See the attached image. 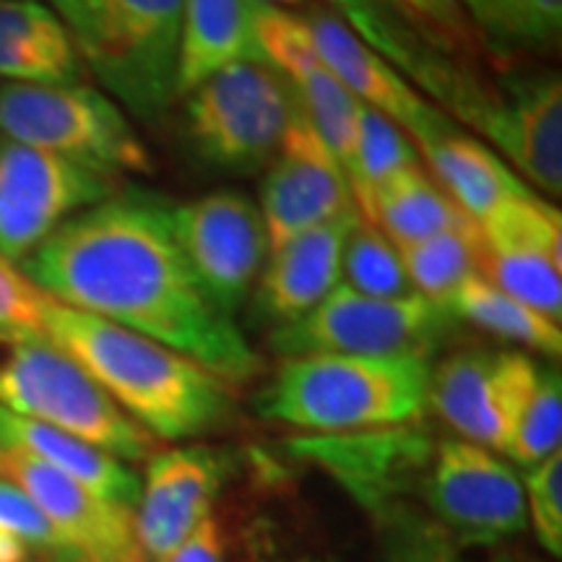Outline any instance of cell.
Instances as JSON below:
<instances>
[{
    "label": "cell",
    "instance_id": "obj_1",
    "mask_svg": "<svg viewBox=\"0 0 562 562\" xmlns=\"http://www.w3.org/2000/svg\"><path fill=\"white\" fill-rule=\"evenodd\" d=\"M172 209L157 193L121 188L53 232L21 271L50 300L170 347L229 389L250 383L261 357L203 292Z\"/></svg>",
    "mask_w": 562,
    "mask_h": 562
},
{
    "label": "cell",
    "instance_id": "obj_2",
    "mask_svg": "<svg viewBox=\"0 0 562 562\" xmlns=\"http://www.w3.org/2000/svg\"><path fill=\"white\" fill-rule=\"evenodd\" d=\"M45 336L154 440H193L235 417L229 385L170 347L50 300Z\"/></svg>",
    "mask_w": 562,
    "mask_h": 562
},
{
    "label": "cell",
    "instance_id": "obj_3",
    "mask_svg": "<svg viewBox=\"0 0 562 562\" xmlns=\"http://www.w3.org/2000/svg\"><path fill=\"white\" fill-rule=\"evenodd\" d=\"M432 360L307 355L281 362L256 396L263 419L318 435L406 427L427 412Z\"/></svg>",
    "mask_w": 562,
    "mask_h": 562
},
{
    "label": "cell",
    "instance_id": "obj_4",
    "mask_svg": "<svg viewBox=\"0 0 562 562\" xmlns=\"http://www.w3.org/2000/svg\"><path fill=\"white\" fill-rule=\"evenodd\" d=\"M104 94L144 123L178 100L182 0H53Z\"/></svg>",
    "mask_w": 562,
    "mask_h": 562
},
{
    "label": "cell",
    "instance_id": "obj_5",
    "mask_svg": "<svg viewBox=\"0 0 562 562\" xmlns=\"http://www.w3.org/2000/svg\"><path fill=\"white\" fill-rule=\"evenodd\" d=\"M0 406L58 427L125 463L149 461L159 440L89 378L74 357L40 334L0 331Z\"/></svg>",
    "mask_w": 562,
    "mask_h": 562
},
{
    "label": "cell",
    "instance_id": "obj_6",
    "mask_svg": "<svg viewBox=\"0 0 562 562\" xmlns=\"http://www.w3.org/2000/svg\"><path fill=\"white\" fill-rule=\"evenodd\" d=\"M0 136L121 180L149 175L154 157L121 104L89 83H3Z\"/></svg>",
    "mask_w": 562,
    "mask_h": 562
},
{
    "label": "cell",
    "instance_id": "obj_7",
    "mask_svg": "<svg viewBox=\"0 0 562 562\" xmlns=\"http://www.w3.org/2000/svg\"><path fill=\"white\" fill-rule=\"evenodd\" d=\"M182 100L193 154L211 170L227 175L266 170L297 108L290 83L266 63H235Z\"/></svg>",
    "mask_w": 562,
    "mask_h": 562
},
{
    "label": "cell",
    "instance_id": "obj_8",
    "mask_svg": "<svg viewBox=\"0 0 562 562\" xmlns=\"http://www.w3.org/2000/svg\"><path fill=\"white\" fill-rule=\"evenodd\" d=\"M461 321L440 300L406 294V297H364L339 284L315 311L300 321L271 328L269 347L277 355H360L430 357L459 334Z\"/></svg>",
    "mask_w": 562,
    "mask_h": 562
},
{
    "label": "cell",
    "instance_id": "obj_9",
    "mask_svg": "<svg viewBox=\"0 0 562 562\" xmlns=\"http://www.w3.org/2000/svg\"><path fill=\"white\" fill-rule=\"evenodd\" d=\"M456 121L467 123L492 151L547 201L562 195V79L558 70L503 66L482 74Z\"/></svg>",
    "mask_w": 562,
    "mask_h": 562
},
{
    "label": "cell",
    "instance_id": "obj_10",
    "mask_svg": "<svg viewBox=\"0 0 562 562\" xmlns=\"http://www.w3.org/2000/svg\"><path fill=\"white\" fill-rule=\"evenodd\" d=\"M121 191V180L0 136V252L32 256L68 220Z\"/></svg>",
    "mask_w": 562,
    "mask_h": 562
},
{
    "label": "cell",
    "instance_id": "obj_11",
    "mask_svg": "<svg viewBox=\"0 0 562 562\" xmlns=\"http://www.w3.org/2000/svg\"><path fill=\"white\" fill-rule=\"evenodd\" d=\"M425 501L432 521L459 547L505 542L529 526L521 476L497 453L461 438L432 448Z\"/></svg>",
    "mask_w": 562,
    "mask_h": 562
},
{
    "label": "cell",
    "instance_id": "obj_12",
    "mask_svg": "<svg viewBox=\"0 0 562 562\" xmlns=\"http://www.w3.org/2000/svg\"><path fill=\"white\" fill-rule=\"evenodd\" d=\"M175 235L209 300L235 318L250 300L269 258V232L258 203L214 191L172 209Z\"/></svg>",
    "mask_w": 562,
    "mask_h": 562
},
{
    "label": "cell",
    "instance_id": "obj_13",
    "mask_svg": "<svg viewBox=\"0 0 562 562\" xmlns=\"http://www.w3.org/2000/svg\"><path fill=\"white\" fill-rule=\"evenodd\" d=\"M482 273L510 297L562 323V216L539 193L516 195L476 224Z\"/></svg>",
    "mask_w": 562,
    "mask_h": 562
},
{
    "label": "cell",
    "instance_id": "obj_14",
    "mask_svg": "<svg viewBox=\"0 0 562 562\" xmlns=\"http://www.w3.org/2000/svg\"><path fill=\"white\" fill-rule=\"evenodd\" d=\"M266 170L269 172L258 209L263 214L271 250L357 209L344 167L302 115L300 104L294 108L277 157Z\"/></svg>",
    "mask_w": 562,
    "mask_h": 562
},
{
    "label": "cell",
    "instance_id": "obj_15",
    "mask_svg": "<svg viewBox=\"0 0 562 562\" xmlns=\"http://www.w3.org/2000/svg\"><path fill=\"white\" fill-rule=\"evenodd\" d=\"M307 30L321 60L362 108L398 125L417 149L459 128L438 104L406 81L389 60L370 50L331 9L313 5L305 13Z\"/></svg>",
    "mask_w": 562,
    "mask_h": 562
},
{
    "label": "cell",
    "instance_id": "obj_16",
    "mask_svg": "<svg viewBox=\"0 0 562 562\" xmlns=\"http://www.w3.org/2000/svg\"><path fill=\"white\" fill-rule=\"evenodd\" d=\"M0 469L5 480L32 497L74 560L144 562L133 529V510L104 501L32 456L0 451Z\"/></svg>",
    "mask_w": 562,
    "mask_h": 562
},
{
    "label": "cell",
    "instance_id": "obj_17",
    "mask_svg": "<svg viewBox=\"0 0 562 562\" xmlns=\"http://www.w3.org/2000/svg\"><path fill=\"white\" fill-rule=\"evenodd\" d=\"M227 480L224 456L209 446L157 451L146 463L133 529L140 554L161 562L211 518Z\"/></svg>",
    "mask_w": 562,
    "mask_h": 562
},
{
    "label": "cell",
    "instance_id": "obj_18",
    "mask_svg": "<svg viewBox=\"0 0 562 562\" xmlns=\"http://www.w3.org/2000/svg\"><path fill=\"white\" fill-rule=\"evenodd\" d=\"M526 362V351H453L432 364L427 409L438 414L461 440L501 456L508 406Z\"/></svg>",
    "mask_w": 562,
    "mask_h": 562
},
{
    "label": "cell",
    "instance_id": "obj_19",
    "mask_svg": "<svg viewBox=\"0 0 562 562\" xmlns=\"http://www.w3.org/2000/svg\"><path fill=\"white\" fill-rule=\"evenodd\" d=\"M357 222L360 211L351 209L269 250L250 294L256 321L279 328L315 311L341 284L344 245Z\"/></svg>",
    "mask_w": 562,
    "mask_h": 562
},
{
    "label": "cell",
    "instance_id": "obj_20",
    "mask_svg": "<svg viewBox=\"0 0 562 562\" xmlns=\"http://www.w3.org/2000/svg\"><path fill=\"white\" fill-rule=\"evenodd\" d=\"M328 9L442 110L467 63L442 53L404 0H328Z\"/></svg>",
    "mask_w": 562,
    "mask_h": 562
},
{
    "label": "cell",
    "instance_id": "obj_21",
    "mask_svg": "<svg viewBox=\"0 0 562 562\" xmlns=\"http://www.w3.org/2000/svg\"><path fill=\"white\" fill-rule=\"evenodd\" d=\"M0 451L32 456L55 472L83 484L94 495L128 510L138 503L140 476L133 472L131 463L58 427L19 417L3 406H0Z\"/></svg>",
    "mask_w": 562,
    "mask_h": 562
},
{
    "label": "cell",
    "instance_id": "obj_22",
    "mask_svg": "<svg viewBox=\"0 0 562 562\" xmlns=\"http://www.w3.org/2000/svg\"><path fill=\"white\" fill-rule=\"evenodd\" d=\"M83 63L58 13L40 0H0V79L79 83Z\"/></svg>",
    "mask_w": 562,
    "mask_h": 562
},
{
    "label": "cell",
    "instance_id": "obj_23",
    "mask_svg": "<svg viewBox=\"0 0 562 562\" xmlns=\"http://www.w3.org/2000/svg\"><path fill=\"white\" fill-rule=\"evenodd\" d=\"M252 0H182L178 97L235 63H266Z\"/></svg>",
    "mask_w": 562,
    "mask_h": 562
},
{
    "label": "cell",
    "instance_id": "obj_24",
    "mask_svg": "<svg viewBox=\"0 0 562 562\" xmlns=\"http://www.w3.org/2000/svg\"><path fill=\"white\" fill-rule=\"evenodd\" d=\"M419 154L442 191L476 224L503 201L533 193L487 144L461 128L427 144Z\"/></svg>",
    "mask_w": 562,
    "mask_h": 562
},
{
    "label": "cell",
    "instance_id": "obj_25",
    "mask_svg": "<svg viewBox=\"0 0 562 562\" xmlns=\"http://www.w3.org/2000/svg\"><path fill=\"white\" fill-rule=\"evenodd\" d=\"M360 216L381 229L396 248L476 224L456 206L425 165L406 167L385 180Z\"/></svg>",
    "mask_w": 562,
    "mask_h": 562
},
{
    "label": "cell",
    "instance_id": "obj_26",
    "mask_svg": "<svg viewBox=\"0 0 562 562\" xmlns=\"http://www.w3.org/2000/svg\"><path fill=\"white\" fill-rule=\"evenodd\" d=\"M482 53L495 66L552 53L562 34V0H456Z\"/></svg>",
    "mask_w": 562,
    "mask_h": 562
},
{
    "label": "cell",
    "instance_id": "obj_27",
    "mask_svg": "<svg viewBox=\"0 0 562 562\" xmlns=\"http://www.w3.org/2000/svg\"><path fill=\"white\" fill-rule=\"evenodd\" d=\"M446 305L461 323L480 328L495 339L518 344V347L539 351L544 357L562 355V328L558 321L547 318L521 300L510 297L495 286L484 273H474L461 281L446 297Z\"/></svg>",
    "mask_w": 562,
    "mask_h": 562
},
{
    "label": "cell",
    "instance_id": "obj_28",
    "mask_svg": "<svg viewBox=\"0 0 562 562\" xmlns=\"http://www.w3.org/2000/svg\"><path fill=\"white\" fill-rule=\"evenodd\" d=\"M562 440V378L550 362L529 360L513 393L505 419L501 456L521 469L544 461L560 451Z\"/></svg>",
    "mask_w": 562,
    "mask_h": 562
},
{
    "label": "cell",
    "instance_id": "obj_29",
    "mask_svg": "<svg viewBox=\"0 0 562 562\" xmlns=\"http://www.w3.org/2000/svg\"><path fill=\"white\" fill-rule=\"evenodd\" d=\"M396 250L412 290L422 297L446 302L461 281L482 273V235L476 224L398 245Z\"/></svg>",
    "mask_w": 562,
    "mask_h": 562
},
{
    "label": "cell",
    "instance_id": "obj_30",
    "mask_svg": "<svg viewBox=\"0 0 562 562\" xmlns=\"http://www.w3.org/2000/svg\"><path fill=\"white\" fill-rule=\"evenodd\" d=\"M425 165L414 140L406 133L385 121L383 115L372 112L360 104V117H357L355 151L347 167V180L351 199L357 211L368 209L372 193L398 175L406 167Z\"/></svg>",
    "mask_w": 562,
    "mask_h": 562
},
{
    "label": "cell",
    "instance_id": "obj_31",
    "mask_svg": "<svg viewBox=\"0 0 562 562\" xmlns=\"http://www.w3.org/2000/svg\"><path fill=\"white\" fill-rule=\"evenodd\" d=\"M341 284L364 297L393 300L414 294L396 245L362 216L344 245Z\"/></svg>",
    "mask_w": 562,
    "mask_h": 562
},
{
    "label": "cell",
    "instance_id": "obj_32",
    "mask_svg": "<svg viewBox=\"0 0 562 562\" xmlns=\"http://www.w3.org/2000/svg\"><path fill=\"white\" fill-rule=\"evenodd\" d=\"M526 521H531L533 537L552 558L562 554V453L547 456L521 476Z\"/></svg>",
    "mask_w": 562,
    "mask_h": 562
},
{
    "label": "cell",
    "instance_id": "obj_33",
    "mask_svg": "<svg viewBox=\"0 0 562 562\" xmlns=\"http://www.w3.org/2000/svg\"><path fill=\"white\" fill-rule=\"evenodd\" d=\"M0 537L24 542L34 554L70 558L32 497L5 476H0Z\"/></svg>",
    "mask_w": 562,
    "mask_h": 562
},
{
    "label": "cell",
    "instance_id": "obj_34",
    "mask_svg": "<svg viewBox=\"0 0 562 562\" xmlns=\"http://www.w3.org/2000/svg\"><path fill=\"white\" fill-rule=\"evenodd\" d=\"M378 562H463L461 547L432 518L398 516Z\"/></svg>",
    "mask_w": 562,
    "mask_h": 562
},
{
    "label": "cell",
    "instance_id": "obj_35",
    "mask_svg": "<svg viewBox=\"0 0 562 562\" xmlns=\"http://www.w3.org/2000/svg\"><path fill=\"white\" fill-rule=\"evenodd\" d=\"M50 297L0 252V331L45 336Z\"/></svg>",
    "mask_w": 562,
    "mask_h": 562
},
{
    "label": "cell",
    "instance_id": "obj_36",
    "mask_svg": "<svg viewBox=\"0 0 562 562\" xmlns=\"http://www.w3.org/2000/svg\"><path fill=\"white\" fill-rule=\"evenodd\" d=\"M404 3L442 53L456 60L476 63L482 47L456 0H404Z\"/></svg>",
    "mask_w": 562,
    "mask_h": 562
},
{
    "label": "cell",
    "instance_id": "obj_37",
    "mask_svg": "<svg viewBox=\"0 0 562 562\" xmlns=\"http://www.w3.org/2000/svg\"><path fill=\"white\" fill-rule=\"evenodd\" d=\"M161 562H224V537L214 516L206 518L191 537Z\"/></svg>",
    "mask_w": 562,
    "mask_h": 562
},
{
    "label": "cell",
    "instance_id": "obj_38",
    "mask_svg": "<svg viewBox=\"0 0 562 562\" xmlns=\"http://www.w3.org/2000/svg\"><path fill=\"white\" fill-rule=\"evenodd\" d=\"M252 3H261V5H271V9H302L307 5L311 0H252Z\"/></svg>",
    "mask_w": 562,
    "mask_h": 562
},
{
    "label": "cell",
    "instance_id": "obj_39",
    "mask_svg": "<svg viewBox=\"0 0 562 562\" xmlns=\"http://www.w3.org/2000/svg\"><path fill=\"white\" fill-rule=\"evenodd\" d=\"M37 562H79V560H74V558H45V560H37Z\"/></svg>",
    "mask_w": 562,
    "mask_h": 562
},
{
    "label": "cell",
    "instance_id": "obj_40",
    "mask_svg": "<svg viewBox=\"0 0 562 562\" xmlns=\"http://www.w3.org/2000/svg\"><path fill=\"white\" fill-rule=\"evenodd\" d=\"M492 562H518V560H513V558H508V554H501V558H495Z\"/></svg>",
    "mask_w": 562,
    "mask_h": 562
},
{
    "label": "cell",
    "instance_id": "obj_41",
    "mask_svg": "<svg viewBox=\"0 0 562 562\" xmlns=\"http://www.w3.org/2000/svg\"><path fill=\"white\" fill-rule=\"evenodd\" d=\"M0 476H3V469H0Z\"/></svg>",
    "mask_w": 562,
    "mask_h": 562
}]
</instances>
